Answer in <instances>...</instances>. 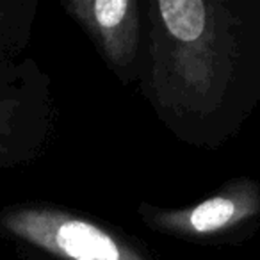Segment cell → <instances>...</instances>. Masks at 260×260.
I'll return each mask as SVG.
<instances>
[{"instance_id": "cell-1", "label": "cell", "mask_w": 260, "mask_h": 260, "mask_svg": "<svg viewBox=\"0 0 260 260\" xmlns=\"http://www.w3.org/2000/svg\"><path fill=\"white\" fill-rule=\"evenodd\" d=\"M143 93L171 134L217 148L260 104V0H146Z\"/></svg>"}, {"instance_id": "cell-2", "label": "cell", "mask_w": 260, "mask_h": 260, "mask_svg": "<svg viewBox=\"0 0 260 260\" xmlns=\"http://www.w3.org/2000/svg\"><path fill=\"white\" fill-rule=\"evenodd\" d=\"M0 234L52 260H153L148 251L119 232L52 205L2 209Z\"/></svg>"}, {"instance_id": "cell-3", "label": "cell", "mask_w": 260, "mask_h": 260, "mask_svg": "<svg viewBox=\"0 0 260 260\" xmlns=\"http://www.w3.org/2000/svg\"><path fill=\"white\" fill-rule=\"evenodd\" d=\"M54 126L47 77L32 59L0 75V170L34 160Z\"/></svg>"}, {"instance_id": "cell-4", "label": "cell", "mask_w": 260, "mask_h": 260, "mask_svg": "<svg viewBox=\"0 0 260 260\" xmlns=\"http://www.w3.org/2000/svg\"><path fill=\"white\" fill-rule=\"evenodd\" d=\"M138 214L146 226L159 234L192 241L217 239L260 219V184L239 177L196 205L159 209L141 203Z\"/></svg>"}, {"instance_id": "cell-5", "label": "cell", "mask_w": 260, "mask_h": 260, "mask_svg": "<svg viewBox=\"0 0 260 260\" xmlns=\"http://www.w3.org/2000/svg\"><path fill=\"white\" fill-rule=\"evenodd\" d=\"M82 25L123 82L132 79L141 50L139 0H91Z\"/></svg>"}, {"instance_id": "cell-6", "label": "cell", "mask_w": 260, "mask_h": 260, "mask_svg": "<svg viewBox=\"0 0 260 260\" xmlns=\"http://www.w3.org/2000/svg\"><path fill=\"white\" fill-rule=\"evenodd\" d=\"M41 0H0V54L20 59L30 41Z\"/></svg>"}, {"instance_id": "cell-7", "label": "cell", "mask_w": 260, "mask_h": 260, "mask_svg": "<svg viewBox=\"0 0 260 260\" xmlns=\"http://www.w3.org/2000/svg\"><path fill=\"white\" fill-rule=\"evenodd\" d=\"M89 2L91 0H66L70 13H72L80 23H84V20H86V13H87V8H89Z\"/></svg>"}]
</instances>
